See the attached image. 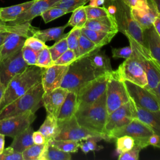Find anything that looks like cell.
Segmentation results:
<instances>
[{
  "mask_svg": "<svg viewBox=\"0 0 160 160\" xmlns=\"http://www.w3.org/2000/svg\"><path fill=\"white\" fill-rule=\"evenodd\" d=\"M130 98L140 108L154 112L160 113V101L149 89L124 80Z\"/></svg>",
  "mask_w": 160,
  "mask_h": 160,
  "instance_id": "11",
  "label": "cell"
},
{
  "mask_svg": "<svg viewBox=\"0 0 160 160\" xmlns=\"http://www.w3.org/2000/svg\"><path fill=\"white\" fill-rule=\"evenodd\" d=\"M119 77L142 87H147L148 79L141 63L133 56L126 59L116 70Z\"/></svg>",
  "mask_w": 160,
  "mask_h": 160,
  "instance_id": "14",
  "label": "cell"
},
{
  "mask_svg": "<svg viewBox=\"0 0 160 160\" xmlns=\"http://www.w3.org/2000/svg\"><path fill=\"white\" fill-rule=\"evenodd\" d=\"M159 140H160V136L154 133L148 139V145L156 147V146L159 142Z\"/></svg>",
  "mask_w": 160,
  "mask_h": 160,
  "instance_id": "52",
  "label": "cell"
},
{
  "mask_svg": "<svg viewBox=\"0 0 160 160\" xmlns=\"http://www.w3.org/2000/svg\"><path fill=\"white\" fill-rule=\"evenodd\" d=\"M68 13L63 9L56 6H52L42 13L41 16L45 23H48Z\"/></svg>",
  "mask_w": 160,
  "mask_h": 160,
  "instance_id": "41",
  "label": "cell"
},
{
  "mask_svg": "<svg viewBox=\"0 0 160 160\" xmlns=\"http://www.w3.org/2000/svg\"><path fill=\"white\" fill-rule=\"evenodd\" d=\"M54 65V61L52 59L49 46H46L38 54L36 66L42 68H48Z\"/></svg>",
  "mask_w": 160,
  "mask_h": 160,
  "instance_id": "37",
  "label": "cell"
},
{
  "mask_svg": "<svg viewBox=\"0 0 160 160\" xmlns=\"http://www.w3.org/2000/svg\"><path fill=\"white\" fill-rule=\"evenodd\" d=\"M153 1L156 4V6L158 11V12L160 14V0H153Z\"/></svg>",
  "mask_w": 160,
  "mask_h": 160,
  "instance_id": "59",
  "label": "cell"
},
{
  "mask_svg": "<svg viewBox=\"0 0 160 160\" xmlns=\"http://www.w3.org/2000/svg\"><path fill=\"white\" fill-rule=\"evenodd\" d=\"M132 52L131 46L119 48H112V56L114 58H124L128 59L131 58Z\"/></svg>",
  "mask_w": 160,
  "mask_h": 160,
  "instance_id": "49",
  "label": "cell"
},
{
  "mask_svg": "<svg viewBox=\"0 0 160 160\" xmlns=\"http://www.w3.org/2000/svg\"><path fill=\"white\" fill-rule=\"evenodd\" d=\"M130 101L133 110L134 118L140 120L149 126L154 134L160 136V113L149 111L139 107L131 98H130Z\"/></svg>",
  "mask_w": 160,
  "mask_h": 160,
  "instance_id": "20",
  "label": "cell"
},
{
  "mask_svg": "<svg viewBox=\"0 0 160 160\" xmlns=\"http://www.w3.org/2000/svg\"><path fill=\"white\" fill-rule=\"evenodd\" d=\"M48 142L58 149L69 153L77 152L79 148V141H78L51 139Z\"/></svg>",
  "mask_w": 160,
  "mask_h": 160,
  "instance_id": "34",
  "label": "cell"
},
{
  "mask_svg": "<svg viewBox=\"0 0 160 160\" xmlns=\"http://www.w3.org/2000/svg\"><path fill=\"white\" fill-rule=\"evenodd\" d=\"M74 116L80 126L91 131L104 134V129L108 116L106 92L89 106L77 110Z\"/></svg>",
  "mask_w": 160,
  "mask_h": 160,
  "instance_id": "4",
  "label": "cell"
},
{
  "mask_svg": "<svg viewBox=\"0 0 160 160\" xmlns=\"http://www.w3.org/2000/svg\"><path fill=\"white\" fill-rule=\"evenodd\" d=\"M60 0H35L27 10L21 14L14 21L7 22L8 24H21L31 21L37 16H41L48 9L54 6Z\"/></svg>",
  "mask_w": 160,
  "mask_h": 160,
  "instance_id": "17",
  "label": "cell"
},
{
  "mask_svg": "<svg viewBox=\"0 0 160 160\" xmlns=\"http://www.w3.org/2000/svg\"><path fill=\"white\" fill-rule=\"evenodd\" d=\"M89 0H60L54 6L59 7L65 10L67 13L72 12L79 7L84 6Z\"/></svg>",
  "mask_w": 160,
  "mask_h": 160,
  "instance_id": "40",
  "label": "cell"
},
{
  "mask_svg": "<svg viewBox=\"0 0 160 160\" xmlns=\"http://www.w3.org/2000/svg\"><path fill=\"white\" fill-rule=\"evenodd\" d=\"M127 38L132 49L131 56L141 63L145 71L148 79V86L146 88L150 90L154 89L160 82V74L154 67L148 49L138 43L132 38L127 36Z\"/></svg>",
  "mask_w": 160,
  "mask_h": 160,
  "instance_id": "8",
  "label": "cell"
},
{
  "mask_svg": "<svg viewBox=\"0 0 160 160\" xmlns=\"http://www.w3.org/2000/svg\"><path fill=\"white\" fill-rule=\"evenodd\" d=\"M0 160H23L21 152L15 151L11 146L4 149L0 154Z\"/></svg>",
  "mask_w": 160,
  "mask_h": 160,
  "instance_id": "47",
  "label": "cell"
},
{
  "mask_svg": "<svg viewBox=\"0 0 160 160\" xmlns=\"http://www.w3.org/2000/svg\"><path fill=\"white\" fill-rule=\"evenodd\" d=\"M9 32H6V31H0V51L1 49V48L2 46L3 42L5 40V38H6L7 35L9 34Z\"/></svg>",
  "mask_w": 160,
  "mask_h": 160,
  "instance_id": "55",
  "label": "cell"
},
{
  "mask_svg": "<svg viewBox=\"0 0 160 160\" xmlns=\"http://www.w3.org/2000/svg\"><path fill=\"white\" fill-rule=\"evenodd\" d=\"M88 57L92 65L100 75L109 73L113 71L110 59L104 51L99 49Z\"/></svg>",
  "mask_w": 160,
  "mask_h": 160,
  "instance_id": "26",
  "label": "cell"
},
{
  "mask_svg": "<svg viewBox=\"0 0 160 160\" xmlns=\"http://www.w3.org/2000/svg\"><path fill=\"white\" fill-rule=\"evenodd\" d=\"M143 37L157 71L160 74V37L153 26L143 30Z\"/></svg>",
  "mask_w": 160,
  "mask_h": 160,
  "instance_id": "19",
  "label": "cell"
},
{
  "mask_svg": "<svg viewBox=\"0 0 160 160\" xmlns=\"http://www.w3.org/2000/svg\"><path fill=\"white\" fill-rule=\"evenodd\" d=\"M84 28L95 31L116 34L119 32L116 21L111 15L96 19H88Z\"/></svg>",
  "mask_w": 160,
  "mask_h": 160,
  "instance_id": "23",
  "label": "cell"
},
{
  "mask_svg": "<svg viewBox=\"0 0 160 160\" xmlns=\"http://www.w3.org/2000/svg\"><path fill=\"white\" fill-rule=\"evenodd\" d=\"M81 34V29L78 28H72V29L68 32L66 40L68 45V48L70 49L73 50L76 56L78 54V44L79 39Z\"/></svg>",
  "mask_w": 160,
  "mask_h": 160,
  "instance_id": "38",
  "label": "cell"
},
{
  "mask_svg": "<svg viewBox=\"0 0 160 160\" xmlns=\"http://www.w3.org/2000/svg\"><path fill=\"white\" fill-rule=\"evenodd\" d=\"M69 66L54 64L44 68L41 77V84L45 92L61 87Z\"/></svg>",
  "mask_w": 160,
  "mask_h": 160,
  "instance_id": "16",
  "label": "cell"
},
{
  "mask_svg": "<svg viewBox=\"0 0 160 160\" xmlns=\"http://www.w3.org/2000/svg\"><path fill=\"white\" fill-rule=\"evenodd\" d=\"M101 140H102L101 138H89L88 139L79 141V148L85 154L88 153L89 151H98L100 149L102 148V146H98L97 145V142Z\"/></svg>",
  "mask_w": 160,
  "mask_h": 160,
  "instance_id": "42",
  "label": "cell"
},
{
  "mask_svg": "<svg viewBox=\"0 0 160 160\" xmlns=\"http://www.w3.org/2000/svg\"><path fill=\"white\" fill-rule=\"evenodd\" d=\"M5 143V135L0 133V154L3 152L4 149Z\"/></svg>",
  "mask_w": 160,
  "mask_h": 160,
  "instance_id": "57",
  "label": "cell"
},
{
  "mask_svg": "<svg viewBox=\"0 0 160 160\" xmlns=\"http://www.w3.org/2000/svg\"><path fill=\"white\" fill-rule=\"evenodd\" d=\"M26 39V38L22 35L9 32L5 38L0 51V61L21 49Z\"/></svg>",
  "mask_w": 160,
  "mask_h": 160,
  "instance_id": "22",
  "label": "cell"
},
{
  "mask_svg": "<svg viewBox=\"0 0 160 160\" xmlns=\"http://www.w3.org/2000/svg\"><path fill=\"white\" fill-rule=\"evenodd\" d=\"M106 94L108 114L128 102L130 99L124 81L119 77L116 71H112L110 74Z\"/></svg>",
  "mask_w": 160,
  "mask_h": 160,
  "instance_id": "7",
  "label": "cell"
},
{
  "mask_svg": "<svg viewBox=\"0 0 160 160\" xmlns=\"http://www.w3.org/2000/svg\"><path fill=\"white\" fill-rule=\"evenodd\" d=\"M45 136L47 141L54 139L58 131L57 118L52 114H47L44 122L39 129Z\"/></svg>",
  "mask_w": 160,
  "mask_h": 160,
  "instance_id": "31",
  "label": "cell"
},
{
  "mask_svg": "<svg viewBox=\"0 0 160 160\" xmlns=\"http://www.w3.org/2000/svg\"><path fill=\"white\" fill-rule=\"evenodd\" d=\"M71 153L64 152L48 142L39 160H70Z\"/></svg>",
  "mask_w": 160,
  "mask_h": 160,
  "instance_id": "30",
  "label": "cell"
},
{
  "mask_svg": "<svg viewBox=\"0 0 160 160\" xmlns=\"http://www.w3.org/2000/svg\"><path fill=\"white\" fill-rule=\"evenodd\" d=\"M87 20L88 18L84 6H82L78 8L72 12V15L67 24L68 26H71L72 28L76 27L81 29L84 28Z\"/></svg>",
  "mask_w": 160,
  "mask_h": 160,
  "instance_id": "33",
  "label": "cell"
},
{
  "mask_svg": "<svg viewBox=\"0 0 160 160\" xmlns=\"http://www.w3.org/2000/svg\"><path fill=\"white\" fill-rule=\"evenodd\" d=\"M34 1L32 0L9 7L0 8V21L7 23L14 21L21 14L30 8Z\"/></svg>",
  "mask_w": 160,
  "mask_h": 160,
  "instance_id": "25",
  "label": "cell"
},
{
  "mask_svg": "<svg viewBox=\"0 0 160 160\" xmlns=\"http://www.w3.org/2000/svg\"><path fill=\"white\" fill-rule=\"evenodd\" d=\"M99 49H101V48L97 46L92 41L81 32L79 39L77 59L88 57Z\"/></svg>",
  "mask_w": 160,
  "mask_h": 160,
  "instance_id": "32",
  "label": "cell"
},
{
  "mask_svg": "<svg viewBox=\"0 0 160 160\" xmlns=\"http://www.w3.org/2000/svg\"><path fill=\"white\" fill-rule=\"evenodd\" d=\"M4 91H5V87L3 86V84L0 81V102H1V101L2 98V97H3Z\"/></svg>",
  "mask_w": 160,
  "mask_h": 160,
  "instance_id": "58",
  "label": "cell"
},
{
  "mask_svg": "<svg viewBox=\"0 0 160 160\" xmlns=\"http://www.w3.org/2000/svg\"><path fill=\"white\" fill-rule=\"evenodd\" d=\"M153 27L160 37V14L155 18L153 22Z\"/></svg>",
  "mask_w": 160,
  "mask_h": 160,
  "instance_id": "53",
  "label": "cell"
},
{
  "mask_svg": "<svg viewBox=\"0 0 160 160\" xmlns=\"http://www.w3.org/2000/svg\"><path fill=\"white\" fill-rule=\"evenodd\" d=\"M36 118L34 112L28 111L1 119L0 120V133L13 138L29 127Z\"/></svg>",
  "mask_w": 160,
  "mask_h": 160,
  "instance_id": "12",
  "label": "cell"
},
{
  "mask_svg": "<svg viewBox=\"0 0 160 160\" xmlns=\"http://www.w3.org/2000/svg\"><path fill=\"white\" fill-rule=\"evenodd\" d=\"M117 151L121 154L132 148L135 144L134 139L129 136H122L115 139Z\"/></svg>",
  "mask_w": 160,
  "mask_h": 160,
  "instance_id": "39",
  "label": "cell"
},
{
  "mask_svg": "<svg viewBox=\"0 0 160 160\" xmlns=\"http://www.w3.org/2000/svg\"><path fill=\"white\" fill-rule=\"evenodd\" d=\"M110 74L105 73L98 76L79 91L77 94V110L89 106L106 92Z\"/></svg>",
  "mask_w": 160,
  "mask_h": 160,
  "instance_id": "9",
  "label": "cell"
},
{
  "mask_svg": "<svg viewBox=\"0 0 160 160\" xmlns=\"http://www.w3.org/2000/svg\"><path fill=\"white\" fill-rule=\"evenodd\" d=\"M33 132L34 130L30 126L24 131L13 138V141L10 146L15 151L22 153L26 149L34 144L32 140Z\"/></svg>",
  "mask_w": 160,
  "mask_h": 160,
  "instance_id": "27",
  "label": "cell"
},
{
  "mask_svg": "<svg viewBox=\"0 0 160 160\" xmlns=\"http://www.w3.org/2000/svg\"><path fill=\"white\" fill-rule=\"evenodd\" d=\"M89 5L91 6H99L105 2V0H89Z\"/></svg>",
  "mask_w": 160,
  "mask_h": 160,
  "instance_id": "54",
  "label": "cell"
},
{
  "mask_svg": "<svg viewBox=\"0 0 160 160\" xmlns=\"http://www.w3.org/2000/svg\"><path fill=\"white\" fill-rule=\"evenodd\" d=\"M99 76L89 57L78 59L69 66L61 87L78 94L83 86Z\"/></svg>",
  "mask_w": 160,
  "mask_h": 160,
  "instance_id": "3",
  "label": "cell"
},
{
  "mask_svg": "<svg viewBox=\"0 0 160 160\" xmlns=\"http://www.w3.org/2000/svg\"><path fill=\"white\" fill-rule=\"evenodd\" d=\"M88 19H96L110 15L107 9L102 6H91L89 5L84 6Z\"/></svg>",
  "mask_w": 160,
  "mask_h": 160,
  "instance_id": "43",
  "label": "cell"
},
{
  "mask_svg": "<svg viewBox=\"0 0 160 160\" xmlns=\"http://www.w3.org/2000/svg\"><path fill=\"white\" fill-rule=\"evenodd\" d=\"M92 137L101 138L102 139L109 141V139L106 134L91 131L80 126L75 116H73L66 121H58V131L53 139L81 141Z\"/></svg>",
  "mask_w": 160,
  "mask_h": 160,
  "instance_id": "6",
  "label": "cell"
},
{
  "mask_svg": "<svg viewBox=\"0 0 160 160\" xmlns=\"http://www.w3.org/2000/svg\"><path fill=\"white\" fill-rule=\"evenodd\" d=\"M134 118L133 110L129 99L128 102L108 114L104 133L108 136L111 131L129 124Z\"/></svg>",
  "mask_w": 160,
  "mask_h": 160,
  "instance_id": "15",
  "label": "cell"
},
{
  "mask_svg": "<svg viewBox=\"0 0 160 160\" xmlns=\"http://www.w3.org/2000/svg\"><path fill=\"white\" fill-rule=\"evenodd\" d=\"M155 148H158L160 149V140H159V142L158 143V144L156 146Z\"/></svg>",
  "mask_w": 160,
  "mask_h": 160,
  "instance_id": "60",
  "label": "cell"
},
{
  "mask_svg": "<svg viewBox=\"0 0 160 160\" xmlns=\"http://www.w3.org/2000/svg\"><path fill=\"white\" fill-rule=\"evenodd\" d=\"M150 91L152 93H154V94L157 97L158 100L160 101V82L158 83V84L157 85V86L154 89H153L152 90H150Z\"/></svg>",
  "mask_w": 160,
  "mask_h": 160,
  "instance_id": "56",
  "label": "cell"
},
{
  "mask_svg": "<svg viewBox=\"0 0 160 160\" xmlns=\"http://www.w3.org/2000/svg\"><path fill=\"white\" fill-rule=\"evenodd\" d=\"M76 59L77 56L75 52L72 49H68L54 61V64L69 66Z\"/></svg>",
  "mask_w": 160,
  "mask_h": 160,
  "instance_id": "44",
  "label": "cell"
},
{
  "mask_svg": "<svg viewBox=\"0 0 160 160\" xmlns=\"http://www.w3.org/2000/svg\"><path fill=\"white\" fill-rule=\"evenodd\" d=\"M103 6L114 18L119 32H122L126 37L132 38L146 47L143 31L134 20L131 13V9L122 0H106Z\"/></svg>",
  "mask_w": 160,
  "mask_h": 160,
  "instance_id": "1",
  "label": "cell"
},
{
  "mask_svg": "<svg viewBox=\"0 0 160 160\" xmlns=\"http://www.w3.org/2000/svg\"><path fill=\"white\" fill-rule=\"evenodd\" d=\"M24 60L29 66L36 65L38 53L29 46L24 45L21 49Z\"/></svg>",
  "mask_w": 160,
  "mask_h": 160,
  "instance_id": "46",
  "label": "cell"
},
{
  "mask_svg": "<svg viewBox=\"0 0 160 160\" xmlns=\"http://www.w3.org/2000/svg\"><path fill=\"white\" fill-rule=\"evenodd\" d=\"M68 26L66 24L62 26L51 28L43 30H40L38 29L34 32L32 36L39 39L44 42L51 41H57L59 39H61L65 35L64 31Z\"/></svg>",
  "mask_w": 160,
  "mask_h": 160,
  "instance_id": "29",
  "label": "cell"
},
{
  "mask_svg": "<svg viewBox=\"0 0 160 160\" xmlns=\"http://www.w3.org/2000/svg\"><path fill=\"white\" fill-rule=\"evenodd\" d=\"M24 45L29 46L38 53H39L44 48L48 46L44 42L33 36L27 38L24 41Z\"/></svg>",
  "mask_w": 160,
  "mask_h": 160,
  "instance_id": "48",
  "label": "cell"
},
{
  "mask_svg": "<svg viewBox=\"0 0 160 160\" xmlns=\"http://www.w3.org/2000/svg\"><path fill=\"white\" fill-rule=\"evenodd\" d=\"M81 32L92 41L97 46L102 48L109 44L114 36L116 34L113 32H106L100 31H95L86 28H81Z\"/></svg>",
  "mask_w": 160,
  "mask_h": 160,
  "instance_id": "28",
  "label": "cell"
},
{
  "mask_svg": "<svg viewBox=\"0 0 160 160\" xmlns=\"http://www.w3.org/2000/svg\"><path fill=\"white\" fill-rule=\"evenodd\" d=\"M29 65L24 60L21 49L0 61V81L5 89L10 81L24 71Z\"/></svg>",
  "mask_w": 160,
  "mask_h": 160,
  "instance_id": "13",
  "label": "cell"
},
{
  "mask_svg": "<svg viewBox=\"0 0 160 160\" xmlns=\"http://www.w3.org/2000/svg\"><path fill=\"white\" fill-rule=\"evenodd\" d=\"M148 8L146 9H131L134 20L142 31L152 26L155 18L159 14L154 1L148 0Z\"/></svg>",
  "mask_w": 160,
  "mask_h": 160,
  "instance_id": "21",
  "label": "cell"
},
{
  "mask_svg": "<svg viewBox=\"0 0 160 160\" xmlns=\"http://www.w3.org/2000/svg\"><path fill=\"white\" fill-rule=\"evenodd\" d=\"M154 134L152 129L137 118H134L129 124L116 129L108 135L109 141L116 139L122 136H129L132 137L136 144L140 145L142 148L148 146V141L149 138Z\"/></svg>",
  "mask_w": 160,
  "mask_h": 160,
  "instance_id": "10",
  "label": "cell"
},
{
  "mask_svg": "<svg viewBox=\"0 0 160 160\" xmlns=\"http://www.w3.org/2000/svg\"><path fill=\"white\" fill-rule=\"evenodd\" d=\"M68 92V90L61 87L48 92H44L42 96V106L44 107L46 113L57 118Z\"/></svg>",
  "mask_w": 160,
  "mask_h": 160,
  "instance_id": "18",
  "label": "cell"
},
{
  "mask_svg": "<svg viewBox=\"0 0 160 160\" xmlns=\"http://www.w3.org/2000/svg\"><path fill=\"white\" fill-rule=\"evenodd\" d=\"M77 109V93L69 91L58 114V121H64L69 119L74 116Z\"/></svg>",
  "mask_w": 160,
  "mask_h": 160,
  "instance_id": "24",
  "label": "cell"
},
{
  "mask_svg": "<svg viewBox=\"0 0 160 160\" xmlns=\"http://www.w3.org/2000/svg\"><path fill=\"white\" fill-rule=\"evenodd\" d=\"M67 35L68 33L65 34V35L61 39L56 41L52 46H49V49L51 54L52 59L54 61L69 49L66 40Z\"/></svg>",
  "mask_w": 160,
  "mask_h": 160,
  "instance_id": "35",
  "label": "cell"
},
{
  "mask_svg": "<svg viewBox=\"0 0 160 160\" xmlns=\"http://www.w3.org/2000/svg\"><path fill=\"white\" fill-rule=\"evenodd\" d=\"M44 68L36 65L29 66L22 72L14 76L6 86L0 102V111L31 88L41 82Z\"/></svg>",
  "mask_w": 160,
  "mask_h": 160,
  "instance_id": "2",
  "label": "cell"
},
{
  "mask_svg": "<svg viewBox=\"0 0 160 160\" xmlns=\"http://www.w3.org/2000/svg\"><path fill=\"white\" fill-rule=\"evenodd\" d=\"M131 9H146L148 8V0H122Z\"/></svg>",
  "mask_w": 160,
  "mask_h": 160,
  "instance_id": "50",
  "label": "cell"
},
{
  "mask_svg": "<svg viewBox=\"0 0 160 160\" xmlns=\"http://www.w3.org/2000/svg\"><path fill=\"white\" fill-rule=\"evenodd\" d=\"M44 92L41 82L34 86L24 94L17 98L0 111V120L28 111L35 113L42 106Z\"/></svg>",
  "mask_w": 160,
  "mask_h": 160,
  "instance_id": "5",
  "label": "cell"
},
{
  "mask_svg": "<svg viewBox=\"0 0 160 160\" xmlns=\"http://www.w3.org/2000/svg\"><path fill=\"white\" fill-rule=\"evenodd\" d=\"M143 148L138 144H134V146L130 150L119 154L118 159L119 160H138L139 158V152Z\"/></svg>",
  "mask_w": 160,
  "mask_h": 160,
  "instance_id": "45",
  "label": "cell"
},
{
  "mask_svg": "<svg viewBox=\"0 0 160 160\" xmlns=\"http://www.w3.org/2000/svg\"><path fill=\"white\" fill-rule=\"evenodd\" d=\"M32 140L34 144H44L48 142L45 136L39 130L34 131L32 134Z\"/></svg>",
  "mask_w": 160,
  "mask_h": 160,
  "instance_id": "51",
  "label": "cell"
},
{
  "mask_svg": "<svg viewBox=\"0 0 160 160\" xmlns=\"http://www.w3.org/2000/svg\"><path fill=\"white\" fill-rule=\"evenodd\" d=\"M45 144H33L28 147L22 152L23 160H39Z\"/></svg>",
  "mask_w": 160,
  "mask_h": 160,
  "instance_id": "36",
  "label": "cell"
}]
</instances>
